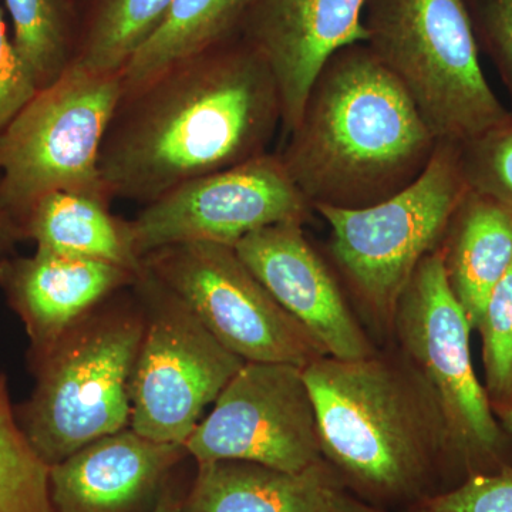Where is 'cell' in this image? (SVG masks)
Segmentation results:
<instances>
[{
  "label": "cell",
  "mask_w": 512,
  "mask_h": 512,
  "mask_svg": "<svg viewBox=\"0 0 512 512\" xmlns=\"http://www.w3.org/2000/svg\"><path fill=\"white\" fill-rule=\"evenodd\" d=\"M463 3L478 49L493 62L512 104V0H463Z\"/></svg>",
  "instance_id": "4316f807"
},
{
  "label": "cell",
  "mask_w": 512,
  "mask_h": 512,
  "mask_svg": "<svg viewBox=\"0 0 512 512\" xmlns=\"http://www.w3.org/2000/svg\"><path fill=\"white\" fill-rule=\"evenodd\" d=\"M181 508H183V501L167 490L160 495L156 507L151 512H181Z\"/></svg>",
  "instance_id": "4dcf8cb0"
},
{
  "label": "cell",
  "mask_w": 512,
  "mask_h": 512,
  "mask_svg": "<svg viewBox=\"0 0 512 512\" xmlns=\"http://www.w3.org/2000/svg\"><path fill=\"white\" fill-rule=\"evenodd\" d=\"M437 143L393 74L357 43L320 70L279 157L313 210H355L414 183Z\"/></svg>",
  "instance_id": "7a4b0ae2"
},
{
  "label": "cell",
  "mask_w": 512,
  "mask_h": 512,
  "mask_svg": "<svg viewBox=\"0 0 512 512\" xmlns=\"http://www.w3.org/2000/svg\"><path fill=\"white\" fill-rule=\"evenodd\" d=\"M254 0H175L163 25L123 70V93L239 35Z\"/></svg>",
  "instance_id": "ffe728a7"
},
{
  "label": "cell",
  "mask_w": 512,
  "mask_h": 512,
  "mask_svg": "<svg viewBox=\"0 0 512 512\" xmlns=\"http://www.w3.org/2000/svg\"><path fill=\"white\" fill-rule=\"evenodd\" d=\"M413 512H512V464L467 477L453 490L427 495Z\"/></svg>",
  "instance_id": "484cf974"
},
{
  "label": "cell",
  "mask_w": 512,
  "mask_h": 512,
  "mask_svg": "<svg viewBox=\"0 0 512 512\" xmlns=\"http://www.w3.org/2000/svg\"><path fill=\"white\" fill-rule=\"evenodd\" d=\"M130 291L144 318L131 377L130 427L147 439L184 446L245 362L146 266Z\"/></svg>",
  "instance_id": "9c48e42d"
},
{
  "label": "cell",
  "mask_w": 512,
  "mask_h": 512,
  "mask_svg": "<svg viewBox=\"0 0 512 512\" xmlns=\"http://www.w3.org/2000/svg\"><path fill=\"white\" fill-rule=\"evenodd\" d=\"M467 190L460 147L437 143L426 170L393 197L355 210L315 207L328 224L340 275L370 325L387 338L397 303L421 261L439 249Z\"/></svg>",
  "instance_id": "8992f818"
},
{
  "label": "cell",
  "mask_w": 512,
  "mask_h": 512,
  "mask_svg": "<svg viewBox=\"0 0 512 512\" xmlns=\"http://www.w3.org/2000/svg\"><path fill=\"white\" fill-rule=\"evenodd\" d=\"M367 0H254L239 35L274 74L286 137L326 62L345 47L367 42Z\"/></svg>",
  "instance_id": "5bb4252c"
},
{
  "label": "cell",
  "mask_w": 512,
  "mask_h": 512,
  "mask_svg": "<svg viewBox=\"0 0 512 512\" xmlns=\"http://www.w3.org/2000/svg\"><path fill=\"white\" fill-rule=\"evenodd\" d=\"M329 512H387L384 508L365 503L343 488L333 491L329 498Z\"/></svg>",
  "instance_id": "f546056e"
},
{
  "label": "cell",
  "mask_w": 512,
  "mask_h": 512,
  "mask_svg": "<svg viewBox=\"0 0 512 512\" xmlns=\"http://www.w3.org/2000/svg\"><path fill=\"white\" fill-rule=\"evenodd\" d=\"M458 147L467 187L512 212V111L503 123Z\"/></svg>",
  "instance_id": "cb8c5ba5"
},
{
  "label": "cell",
  "mask_w": 512,
  "mask_h": 512,
  "mask_svg": "<svg viewBox=\"0 0 512 512\" xmlns=\"http://www.w3.org/2000/svg\"><path fill=\"white\" fill-rule=\"evenodd\" d=\"M439 252L448 286L477 330L491 292L512 266V212L468 188Z\"/></svg>",
  "instance_id": "ac0fdd59"
},
{
  "label": "cell",
  "mask_w": 512,
  "mask_h": 512,
  "mask_svg": "<svg viewBox=\"0 0 512 512\" xmlns=\"http://www.w3.org/2000/svg\"><path fill=\"white\" fill-rule=\"evenodd\" d=\"M39 92L16 52L0 10V131Z\"/></svg>",
  "instance_id": "83f0119b"
},
{
  "label": "cell",
  "mask_w": 512,
  "mask_h": 512,
  "mask_svg": "<svg viewBox=\"0 0 512 512\" xmlns=\"http://www.w3.org/2000/svg\"><path fill=\"white\" fill-rule=\"evenodd\" d=\"M323 460L365 503L416 504L450 471L446 427L412 367L397 352L365 359L323 356L303 367Z\"/></svg>",
  "instance_id": "3957f363"
},
{
  "label": "cell",
  "mask_w": 512,
  "mask_h": 512,
  "mask_svg": "<svg viewBox=\"0 0 512 512\" xmlns=\"http://www.w3.org/2000/svg\"><path fill=\"white\" fill-rule=\"evenodd\" d=\"M175 0H93L73 64L97 74L123 73L163 25Z\"/></svg>",
  "instance_id": "44dd1931"
},
{
  "label": "cell",
  "mask_w": 512,
  "mask_h": 512,
  "mask_svg": "<svg viewBox=\"0 0 512 512\" xmlns=\"http://www.w3.org/2000/svg\"><path fill=\"white\" fill-rule=\"evenodd\" d=\"M471 332L437 249L421 261L397 303L390 339L436 404L447 431L451 473L463 480L512 464V436L495 417L474 370Z\"/></svg>",
  "instance_id": "52a82bcc"
},
{
  "label": "cell",
  "mask_w": 512,
  "mask_h": 512,
  "mask_svg": "<svg viewBox=\"0 0 512 512\" xmlns=\"http://www.w3.org/2000/svg\"><path fill=\"white\" fill-rule=\"evenodd\" d=\"M313 212L279 154L265 153L165 192L144 205L131 227L144 259L157 249L192 242L235 248L269 225L306 224Z\"/></svg>",
  "instance_id": "8fae6325"
},
{
  "label": "cell",
  "mask_w": 512,
  "mask_h": 512,
  "mask_svg": "<svg viewBox=\"0 0 512 512\" xmlns=\"http://www.w3.org/2000/svg\"><path fill=\"white\" fill-rule=\"evenodd\" d=\"M187 450L128 427L87 444L50 468L56 512H133L160 487Z\"/></svg>",
  "instance_id": "2e32d148"
},
{
  "label": "cell",
  "mask_w": 512,
  "mask_h": 512,
  "mask_svg": "<svg viewBox=\"0 0 512 512\" xmlns=\"http://www.w3.org/2000/svg\"><path fill=\"white\" fill-rule=\"evenodd\" d=\"M144 266L244 362L311 365L325 348L275 301L234 247L192 242L157 249Z\"/></svg>",
  "instance_id": "30bf717a"
},
{
  "label": "cell",
  "mask_w": 512,
  "mask_h": 512,
  "mask_svg": "<svg viewBox=\"0 0 512 512\" xmlns=\"http://www.w3.org/2000/svg\"><path fill=\"white\" fill-rule=\"evenodd\" d=\"M50 468L20 427L8 376L0 373V512H56Z\"/></svg>",
  "instance_id": "603a6c76"
},
{
  "label": "cell",
  "mask_w": 512,
  "mask_h": 512,
  "mask_svg": "<svg viewBox=\"0 0 512 512\" xmlns=\"http://www.w3.org/2000/svg\"><path fill=\"white\" fill-rule=\"evenodd\" d=\"M301 222L258 229L235 245L249 271L275 301L312 333L329 356L365 359L377 352L348 299Z\"/></svg>",
  "instance_id": "4fadbf2b"
},
{
  "label": "cell",
  "mask_w": 512,
  "mask_h": 512,
  "mask_svg": "<svg viewBox=\"0 0 512 512\" xmlns=\"http://www.w3.org/2000/svg\"><path fill=\"white\" fill-rule=\"evenodd\" d=\"M117 295L79 320L45 355L29 362L35 389L16 407V416L50 466L130 427L131 377L144 318L136 296L116 299Z\"/></svg>",
  "instance_id": "277c9868"
},
{
  "label": "cell",
  "mask_w": 512,
  "mask_h": 512,
  "mask_svg": "<svg viewBox=\"0 0 512 512\" xmlns=\"http://www.w3.org/2000/svg\"><path fill=\"white\" fill-rule=\"evenodd\" d=\"M138 274L104 262L40 251L0 259V288L25 326L29 362L45 355L101 303L130 289Z\"/></svg>",
  "instance_id": "9a60e30c"
},
{
  "label": "cell",
  "mask_w": 512,
  "mask_h": 512,
  "mask_svg": "<svg viewBox=\"0 0 512 512\" xmlns=\"http://www.w3.org/2000/svg\"><path fill=\"white\" fill-rule=\"evenodd\" d=\"M12 22V42L37 90L67 72L76 57L77 0H3Z\"/></svg>",
  "instance_id": "7402d4cb"
},
{
  "label": "cell",
  "mask_w": 512,
  "mask_h": 512,
  "mask_svg": "<svg viewBox=\"0 0 512 512\" xmlns=\"http://www.w3.org/2000/svg\"><path fill=\"white\" fill-rule=\"evenodd\" d=\"M278 128L274 74L238 35L123 93L101 148V181L111 200L146 205L269 153Z\"/></svg>",
  "instance_id": "6da1fadb"
},
{
  "label": "cell",
  "mask_w": 512,
  "mask_h": 512,
  "mask_svg": "<svg viewBox=\"0 0 512 512\" xmlns=\"http://www.w3.org/2000/svg\"><path fill=\"white\" fill-rule=\"evenodd\" d=\"M111 201L82 192H53L37 201L25 220L26 239L36 251L121 266L138 274V254L131 221L116 217Z\"/></svg>",
  "instance_id": "d6986e66"
},
{
  "label": "cell",
  "mask_w": 512,
  "mask_h": 512,
  "mask_svg": "<svg viewBox=\"0 0 512 512\" xmlns=\"http://www.w3.org/2000/svg\"><path fill=\"white\" fill-rule=\"evenodd\" d=\"M493 412L498 421H500L503 429L512 436V402L508 403H491Z\"/></svg>",
  "instance_id": "1f68e13d"
},
{
  "label": "cell",
  "mask_w": 512,
  "mask_h": 512,
  "mask_svg": "<svg viewBox=\"0 0 512 512\" xmlns=\"http://www.w3.org/2000/svg\"><path fill=\"white\" fill-rule=\"evenodd\" d=\"M121 99V73L72 64L0 131V200L22 227L36 202L53 192L113 201L101 181L100 158Z\"/></svg>",
  "instance_id": "ba28073f"
},
{
  "label": "cell",
  "mask_w": 512,
  "mask_h": 512,
  "mask_svg": "<svg viewBox=\"0 0 512 512\" xmlns=\"http://www.w3.org/2000/svg\"><path fill=\"white\" fill-rule=\"evenodd\" d=\"M477 330L488 397L491 403L512 402V266L491 292Z\"/></svg>",
  "instance_id": "d4e9b609"
},
{
  "label": "cell",
  "mask_w": 512,
  "mask_h": 512,
  "mask_svg": "<svg viewBox=\"0 0 512 512\" xmlns=\"http://www.w3.org/2000/svg\"><path fill=\"white\" fill-rule=\"evenodd\" d=\"M26 241L25 229L0 200V259L15 254L19 242Z\"/></svg>",
  "instance_id": "f1b7e54d"
},
{
  "label": "cell",
  "mask_w": 512,
  "mask_h": 512,
  "mask_svg": "<svg viewBox=\"0 0 512 512\" xmlns=\"http://www.w3.org/2000/svg\"><path fill=\"white\" fill-rule=\"evenodd\" d=\"M338 488L343 485L326 461L299 473L248 461H210L198 464L181 512H329L330 494Z\"/></svg>",
  "instance_id": "e0dca14e"
},
{
  "label": "cell",
  "mask_w": 512,
  "mask_h": 512,
  "mask_svg": "<svg viewBox=\"0 0 512 512\" xmlns=\"http://www.w3.org/2000/svg\"><path fill=\"white\" fill-rule=\"evenodd\" d=\"M365 26L367 47L439 143L461 146L510 116L481 69L463 0H367Z\"/></svg>",
  "instance_id": "5b68a950"
},
{
  "label": "cell",
  "mask_w": 512,
  "mask_h": 512,
  "mask_svg": "<svg viewBox=\"0 0 512 512\" xmlns=\"http://www.w3.org/2000/svg\"><path fill=\"white\" fill-rule=\"evenodd\" d=\"M184 447L197 464L248 461L299 473L325 461L303 367L245 362Z\"/></svg>",
  "instance_id": "7c38bea8"
}]
</instances>
